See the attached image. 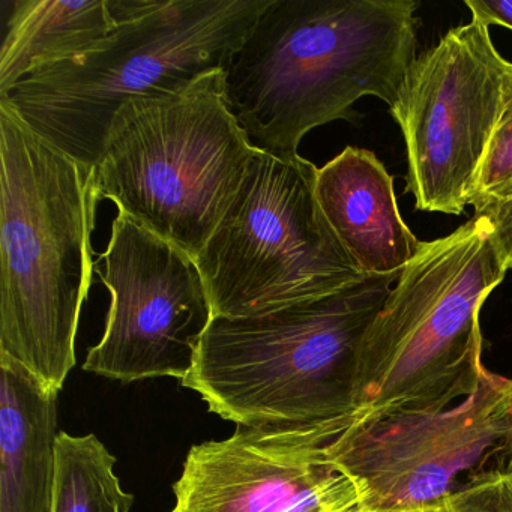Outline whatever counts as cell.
<instances>
[{
	"label": "cell",
	"mask_w": 512,
	"mask_h": 512,
	"mask_svg": "<svg viewBox=\"0 0 512 512\" xmlns=\"http://www.w3.org/2000/svg\"><path fill=\"white\" fill-rule=\"evenodd\" d=\"M428 508L425 509H418V511H409V512H427Z\"/></svg>",
	"instance_id": "cell-21"
},
{
	"label": "cell",
	"mask_w": 512,
	"mask_h": 512,
	"mask_svg": "<svg viewBox=\"0 0 512 512\" xmlns=\"http://www.w3.org/2000/svg\"><path fill=\"white\" fill-rule=\"evenodd\" d=\"M493 224L494 242L506 271L512 269V200L494 208L485 209L481 214Z\"/></svg>",
	"instance_id": "cell-18"
},
{
	"label": "cell",
	"mask_w": 512,
	"mask_h": 512,
	"mask_svg": "<svg viewBox=\"0 0 512 512\" xmlns=\"http://www.w3.org/2000/svg\"><path fill=\"white\" fill-rule=\"evenodd\" d=\"M511 437L512 379L482 367L457 403L356 416L328 455L355 484L362 512H409L440 502L461 476L488 470Z\"/></svg>",
	"instance_id": "cell-8"
},
{
	"label": "cell",
	"mask_w": 512,
	"mask_h": 512,
	"mask_svg": "<svg viewBox=\"0 0 512 512\" xmlns=\"http://www.w3.org/2000/svg\"><path fill=\"white\" fill-rule=\"evenodd\" d=\"M472 19L490 26L511 29L512 31V0H466L464 2Z\"/></svg>",
	"instance_id": "cell-19"
},
{
	"label": "cell",
	"mask_w": 512,
	"mask_h": 512,
	"mask_svg": "<svg viewBox=\"0 0 512 512\" xmlns=\"http://www.w3.org/2000/svg\"><path fill=\"white\" fill-rule=\"evenodd\" d=\"M0 512H52L58 395L0 355Z\"/></svg>",
	"instance_id": "cell-13"
},
{
	"label": "cell",
	"mask_w": 512,
	"mask_h": 512,
	"mask_svg": "<svg viewBox=\"0 0 512 512\" xmlns=\"http://www.w3.org/2000/svg\"><path fill=\"white\" fill-rule=\"evenodd\" d=\"M512 200V64L506 62L503 106L479 169L470 206L475 214Z\"/></svg>",
	"instance_id": "cell-16"
},
{
	"label": "cell",
	"mask_w": 512,
	"mask_h": 512,
	"mask_svg": "<svg viewBox=\"0 0 512 512\" xmlns=\"http://www.w3.org/2000/svg\"><path fill=\"white\" fill-rule=\"evenodd\" d=\"M506 62L476 19L413 62L391 115L406 143V193L418 211L466 212L502 113Z\"/></svg>",
	"instance_id": "cell-9"
},
{
	"label": "cell",
	"mask_w": 512,
	"mask_h": 512,
	"mask_svg": "<svg viewBox=\"0 0 512 512\" xmlns=\"http://www.w3.org/2000/svg\"><path fill=\"white\" fill-rule=\"evenodd\" d=\"M259 151L215 71L181 94L125 104L92 169L101 200L196 259Z\"/></svg>",
	"instance_id": "cell-6"
},
{
	"label": "cell",
	"mask_w": 512,
	"mask_h": 512,
	"mask_svg": "<svg viewBox=\"0 0 512 512\" xmlns=\"http://www.w3.org/2000/svg\"><path fill=\"white\" fill-rule=\"evenodd\" d=\"M101 281L112 295L106 331L83 370L130 383L190 376L214 320L196 259L119 212Z\"/></svg>",
	"instance_id": "cell-10"
},
{
	"label": "cell",
	"mask_w": 512,
	"mask_h": 512,
	"mask_svg": "<svg viewBox=\"0 0 512 512\" xmlns=\"http://www.w3.org/2000/svg\"><path fill=\"white\" fill-rule=\"evenodd\" d=\"M398 277H367L262 316L214 317L182 386L239 427L358 415L359 349Z\"/></svg>",
	"instance_id": "cell-4"
},
{
	"label": "cell",
	"mask_w": 512,
	"mask_h": 512,
	"mask_svg": "<svg viewBox=\"0 0 512 512\" xmlns=\"http://www.w3.org/2000/svg\"><path fill=\"white\" fill-rule=\"evenodd\" d=\"M428 512H512V475L502 467L476 473Z\"/></svg>",
	"instance_id": "cell-17"
},
{
	"label": "cell",
	"mask_w": 512,
	"mask_h": 512,
	"mask_svg": "<svg viewBox=\"0 0 512 512\" xmlns=\"http://www.w3.org/2000/svg\"><path fill=\"white\" fill-rule=\"evenodd\" d=\"M356 416L239 427L229 439L193 446L172 512H362L355 484L328 455Z\"/></svg>",
	"instance_id": "cell-11"
},
{
	"label": "cell",
	"mask_w": 512,
	"mask_h": 512,
	"mask_svg": "<svg viewBox=\"0 0 512 512\" xmlns=\"http://www.w3.org/2000/svg\"><path fill=\"white\" fill-rule=\"evenodd\" d=\"M115 463L94 434L59 431L52 512H130L134 496L122 490Z\"/></svg>",
	"instance_id": "cell-15"
},
{
	"label": "cell",
	"mask_w": 512,
	"mask_h": 512,
	"mask_svg": "<svg viewBox=\"0 0 512 512\" xmlns=\"http://www.w3.org/2000/svg\"><path fill=\"white\" fill-rule=\"evenodd\" d=\"M503 460H505L506 464L502 469L512 475V437L511 442H509L508 449H506L505 455H503Z\"/></svg>",
	"instance_id": "cell-20"
},
{
	"label": "cell",
	"mask_w": 512,
	"mask_h": 512,
	"mask_svg": "<svg viewBox=\"0 0 512 512\" xmlns=\"http://www.w3.org/2000/svg\"><path fill=\"white\" fill-rule=\"evenodd\" d=\"M118 29L0 95L20 122L94 167L116 113L224 71L271 0H110Z\"/></svg>",
	"instance_id": "cell-3"
},
{
	"label": "cell",
	"mask_w": 512,
	"mask_h": 512,
	"mask_svg": "<svg viewBox=\"0 0 512 512\" xmlns=\"http://www.w3.org/2000/svg\"><path fill=\"white\" fill-rule=\"evenodd\" d=\"M506 272L482 215L422 241L365 332L356 413L448 406L469 395L484 367L479 313Z\"/></svg>",
	"instance_id": "cell-5"
},
{
	"label": "cell",
	"mask_w": 512,
	"mask_h": 512,
	"mask_svg": "<svg viewBox=\"0 0 512 512\" xmlns=\"http://www.w3.org/2000/svg\"><path fill=\"white\" fill-rule=\"evenodd\" d=\"M0 355L61 392L94 280V169L0 104Z\"/></svg>",
	"instance_id": "cell-2"
},
{
	"label": "cell",
	"mask_w": 512,
	"mask_h": 512,
	"mask_svg": "<svg viewBox=\"0 0 512 512\" xmlns=\"http://www.w3.org/2000/svg\"><path fill=\"white\" fill-rule=\"evenodd\" d=\"M0 49V95L47 65L82 55L118 29L110 0H13Z\"/></svg>",
	"instance_id": "cell-14"
},
{
	"label": "cell",
	"mask_w": 512,
	"mask_h": 512,
	"mask_svg": "<svg viewBox=\"0 0 512 512\" xmlns=\"http://www.w3.org/2000/svg\"><path fill=\"white\" fill-rule=\"evenodd\" d=\"M316 194L338 241L367 277L400 275L421 247L404 223L394 178L367 149L347 146L317 170Z\"/></svg>",
	"instance_id": "cell-12"
},
{
	"label": "cell",
	"mask_w": 512,
	"mask_h": 512,
	"mask_svg": "<svg viewBox=\"0 0 512 512\" xmlns=\"http://www.w3.org/2000/svg\"><path fill=\"white\" fill-rule=\"evenodd\" d=\"M416 0H271L223 71L224 98L251 143L298 157L302 139L356 122L364 97L397 109L418 58Z\"/></svg>",
	"instance_id": "cell-1"
},
{
	"label": "cell",
	"mask_w": 512,
	"mask_h": 512,
	"mask_svg": "<svg viewBox=\"0 0 512 512\" xmlns=\"http://www.w3.org/2000/svg\"><path fill=\"white\" fill-rule=\"evenodd\" d=\"M319 167L259 151L196 257L215 317H254L361 283L316 194Z\"/></svg>",
	"instance_id": "cell-7"
},
{
	"label": "cell",
	"mask_w": 512,
	"mask_h": 512,
	"mask_svg": "<svg viewBox=\"0 0 512 512\" xmlns=\"http://www.w3.org/2000/svg\"><path fill=\"white\" fill-rule=\"evenodd\" d=\"M428 512V511H427Z\"/></svg>",
	"instance_id": "cell-22"
}]
</instances>
